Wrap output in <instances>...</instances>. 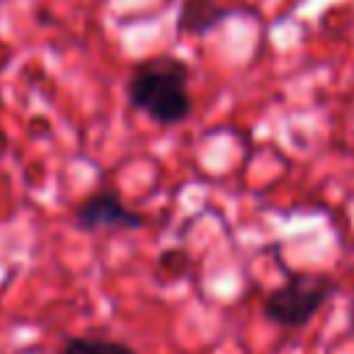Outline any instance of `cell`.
Wrapping results in <instances>:
<instances>
[{
	"mask_svg": "<svg viewBox=\"0 0 354 354\" xmlns=\"http://www.w3.org/2000/svg\"><path fill=\"white\" fill-rule=\"evenodd\" d=\"M191 69L174 55H152L133 64L127 77V102L133 111L169 127L191 116L194 100L188 91Z\"/></svg>",
	"mask_w": 354,
	"mask_h": 354,
	"instance_id": "obj_1",
	"label": "cell"
},
{
	"mask_svg": "<svg viewBox=\"0 0 354 354\" xmlns=\"http://www.w3.org/2000/svg\"><path fill=\"white\" fill-rule=\"evenodd\" d=\"M335 288H337L335 279L326 274H296L266 296L263 313L277 326H285V329L304 326L329 301Z\"/></svg>",
	"mask_w": 354,
	"mask_h": 354,
	"instance_id": "obj_2",
	"label": "cell"
},
{
	"mask_svg": "<svg viewBox=\"0 0 354 354\" xmlns=\"http://www.w3.org/2000/svg\"><path fill=\"white\" fill-rule=\"evenodd\" d=\"M72 224L83 232H113V230H141L147 227V216L127 207L122 196L111 188L88 194L75 210Z\"/></svg>",
	"mask_w": 354,
	"mask_h": 354,
	"instance_id": "obj_3",
	"label": "cell"
},
{
	"mask_svg": "<svg viewBox=\"0 0 354 354\" xmlns=\"http://www.w3.org/2000/svg\"><path fill=\"white\" fill-rule=\"evenodd\" d=\"M232 14L230 6L218 0H183L177 11V33L183 36H205L218 28Z\"/></svg>",
	"mask_w": 354,
	"mask_h": 354,
	"instance_id": "obj_4",
	"label": "cell"
},
{
	"mask_svg": "<svg viewBox=\"0 0 354 354\" xmlns=\"http://www.w3.org/2000/svg\"><path fill=\"white\" fill-rule=\"evenodd\" d=\"M58 354H138V351L111 337H66Z\"/></svg>",
	"mask_w": 354,
	"mask_h": 354,
	"instance_id": "obj_5",
	"label": "cell"
}]
</instances>
